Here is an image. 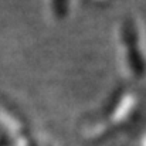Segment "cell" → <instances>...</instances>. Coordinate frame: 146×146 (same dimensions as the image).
Returning a JSON list of instances; mask_svg holds the SVG:
<instances>
[{
	"label": "cell",
	"instance_id": "1",
	"mask_svg": "<svg viewBox=\"0 0 146 146\" xmlns=\"http://www.w3.org/2000/svg\"><path fill=\"white\" fill-rule=\"evenodd\" d=\"M121 70L132 81L146 80V29L138 17L125 19L118 30Z\"/></svg>",
	"mask_w": 146,
	"mask_h": 146
}]
</instances>
